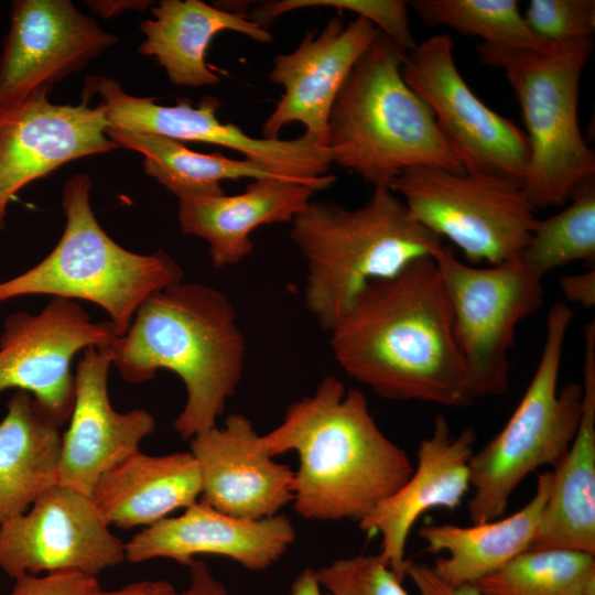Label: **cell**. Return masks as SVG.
<instances>
[{
  "mask_svg": "<svg viewBox=\"0 0 595 595\" xmlns=\"http://www.w3.org/2000/svg\"><path fill=\"white\" fill-rule=\"evenodd\" d=\"M328 333L339 367L381 398L455 408L473 401L434 258L369 282Z\"/></svg>",
  "mask_w": 595,
  "mask_h": 595,
  "instance_id": "1",
  "label": "cell"
},
{
  "mask_svg": "<svg viewBox=\"0 0 595 595\" xmlns=\"http://www.w3.org/2000/svg\"><path fill=\"white\" fill-rule=\"evenodd\" d=\"M260 442L271 457L298 453L293 504L307 520L359 522L413 472L408 453L376 423L365 394L346 390L334 376L291 403Z\"/></svg>",
  "mask_w": 595,
  "mask_h": 595,
  "instance_id": "2",
  "label": "cell"
},
{
  "mask_svg": "<svg viewBox=\"0 0 595 595\" xmlns=\"http://www.w3.org/2000/svg\"><path fill=\"white\" fill-rule=\"evenodd\" d=\"M104 348L127 382H144L161 369L182 379L187 397L173 428L184 441L216 426L246 359V339L228 296L183 281L150 295L127 332Z\"/></svg>",
  "mask_w": 595,
  "mask_h": 595,
  "instance_id": "3",
  "label": "cell"
},
{
  "mask_svg": "<svg viewBox=\"0 0 595 595\" xmlns=\"http://www.w3.org/2000/svg\"><path fill=\"white\" fill-rule=\"evenodd\" d=\"M290 238L306 261L304 304L329 332L365 286L435 258L442 238L414 221L390 188H375L360 207L313 201L292 220Z\"/></svg>",
  "mask_w": 595,
  "mask_h": 595,
  "instance_id": "4",
  "label": "cell"
},
{
  "mask_svg": "<svg viewBox=\"0 0 595 595\" xmlns=\"http://www.w3.org/2000/svg\"><path fill=\"white\" fill-rule=\"evenodd\" d=\"M405 56L380 32L355 64L328 118L333 163L375 188H389L411 167L465 172L429 105L404 82Z\"/></svg>",
  "mask_w": 595,
  "mask_h": 595,
  "instance_id": "5",
  "label": "cell"
},
{
  "mask_svg": "<svg viewBox=\"0 0 595 595\" xmlns=\"http://www.w3.org/2000/svg\"><path fill=\"white\" fill-rule=\"evenodd\" d=\"M85 173L64 184L65 228L55 248L36 266L0 282V303L26 295L85 300L102 307L116 334L123 335L139 306L153 293L184 280L166 252L136 253L113 241L90 205Z\"/></svg>",
  "mask_w": 595,
  "mask_h": 595,
  "instance_id": "6",
  "label": "cell"
},
{
  "mask_svg": "<svg viewBox=\"0 0 595 595\" xmlns=\"http://www.w3.org/2000/svg\"><path fill=\"white\" fill-rule=\"evenodd\" d=\"M592 37L553 43L545 51L480 43V61L504 71L521 108L529 161L523 192L533 208L562 206L595 177V152L577 117L582 72Z\"/></svg>",
  "mask_w": 595,
  "mask_h": 595,
  "instance_id": "7",
  "label": "cell"
},
{
  "mask_svg": "<svg viewBox=\"0 0 595 595\" xmlns=\"http://www.w3.org/2000/svg\"><path fill=\"white\" fill-rule=\"evenodd\" d=\"M573 311L553 304L547 315L545 339L536 371L504 428L470 458L473 523L502 517L519 484L544 465L560 462L576 433L583 402L582 382L558 391L563 346Z\"/></svg>",
  "mask_w": 595,
  "mask_h": 595,
  "instance_id": "8",
  "label": "cell"
},
{
  "mask_svg": "<svg viewBox=\"0 0 595 595\" xmlns=\"http://www.w3.org/2000/svg\"><path fill=\"white\" fill-rule=\"evenodd\" d=\"M389 188L414 221L451 240L473 266L517 257L538 220L522 186L500 176L418 166Z\"/></svg>",
  "mask_w": 595,
  "mask_h": 595,
  "instance_id": "9",
  "label": "cell"
},
{
  "mask_svg": "<svg viewBox=\"0 0 595 595\" xmlns=\"http://www.w3.org/2000/svg\"><path fill=\"white\" fill-rule=\"evenodd\" d=\"M434 260L450 302L472 399L504 394L516 327L541 307L543 278L518 256L480 268L461 261L444 245Z\"/></svg>",
  "mask_w": 595,
  "mask_h": 595,
  "instance_id": "10",
  "label": "cell"
},
{
  "mask_svg": "<svg viewBox=\"0 0 595 595\" xmlns=\"http://www.w3.org/2000/svg\"><path fill=\"white\" fill-rule=\"evenodd\" d=\"M99 95L108 128L151 133L177 141H195L228 148L283 178L323 191L336 181L328 174L332 152L304 133L295 139H264L247 134L237 125L221 122V107L215 96H204L196 107L187 98L162 106L153 97L127 94L120 84L105 76H87L83 99Z\"/></svg>",
  "mask_w": 595,
  "mask_h": 595,
  "instance_id": "11",
  "label": "cell"
},
{
  "mask_svg": "<svg viewBox=\"0 0 595 595\" xmlns=\"http://www.w3.org/2000/svg\"><path fill=\"white\" fill-rule=\"evenodd\" d=\"M401 73L431 108L465 172L500 176L523 186L529 161L527 136L469 88L455 64L448 35L437 34L416 44L407 54Z\"/></svg>",
  "mask_w": 595,
  "mask_h": 595,
  "instance_id": "12",
  "label": "cell"
},
{
  "mask_svg": "<svg viewBox=\"0 0 595 595\" xmlns=\"http://www.w3.org/2000/svg\"><path fill=\"white\" fill-rule=\"evenodd\" d=\"M116 337L109 320L94 322L68 299L53 298L36 314L12 313L0 336V392H29L47 420L61 428L69 420L75 401L72 359L86 348L106 347Z\"/></svg>",
  "mask_w": 595,
  "mask_h": 595,
  "instance_id": "13",
  "label": "cell"
},
{
  "mask_svg": "<svg viewBox=\"0 0 595 595\" xmlns=\"http://www.w3.org/2000/svg\"><path fill=\"white\" fill-rule=\"evenodd\" d=\"M125 560V543L90 497L60 484L0 526V569L13 578L42 572L96 577Z\"/></svg>",
  "mask_w": 595,
  "mask_h": 595,
  "instance_id": "14",
  "label": "cell"
},
{
  "mask_svg": "<svg viewBox=\"0 0 595 595\" xmlns=\"http://www.w3.org/2000/svg\"><path fill=\"white\" fill-rule=\"evenodd\" d=\"M118 37L69 0H15L0 55V110L83 68Z\"/></svg>",
  "mask_w": 595,
  "mask_h": 595,
  "instance_id": "15",
  "label": "cell"
},
{
  "mask_svg": "<svg viewBox=\"0 0 595 595\" xmlns=\"http://www.w3.org/2000/svg\"><path fill=\"white\" fill-rule=\"evenodd\" d=\"M40 91L0 110V230L9 203L30 183L84 156L117 148L101 104L57 105Z\"/></svg>",
  "mask_w": 595,
  "mask_h": 595,
  "instance_id": "16",
  "label": "cell"
},
{
  "mask_svg": "<svg viewBox=\"0 0 595 595\" xmlns=\"http://www.w3.org/2000/svg\"><path fill=\"white\" fill-rule=\"evenodd\" d=\"M380 31L357 17L348 24L333 17L320 31H306L290 53L277 55L268 78L284 91L262 125V138L280 139L292 122L311 140L327 147L328 118L335 99L358 60Z\"/></svg>",
  "mask_w": 595,
  "mask_h": 595,
  "instance_id": "17",
  "label": "cell"
},
{
  "mask_svg": "<svg viewBox=\"0 0 595 595\" xmlns=\"http://www.w3.org/2000/svg\"><path fill=\"white\" fill-rule=\"evenodd\" d=\"M111 361L104 347L86 348L75 372V401L62 435L58 484L90 497L104 473L139 450L155 429L147 410L116 411L108 397Z\"/></svg>",
  "mask_w": 595,
  "mask_h": 595,
  "instance_id": "18",
  "label": "cell"
},
{
  "mask_svg": "<svg viewBox=\"0 0 595 595\" xmlns=\"http://www.w3.org/2000/svg\"><path fill=\"white\" fill-rule=\"evenodd\" d=\"M475 442L473 428L454 434L447 419L439 414L431 434L420 441L412 474L358 522L361 531L380 534L378 555L401 581L409 533L418 519L433 508L456 509L470 489Z\"/></svg>",
  "mask_w": 595,
  "mask_h": 595,
  "instance_id": "19",
  "label": "cell"
},
{
  "mask_svg": "<svg viewBox=\"0 0 595 595\" xmlns=\"http://www.w3.org/2000/svg\"><path fill=\"white\" fill-rule=\"evenodd\" d=\"M190 448L199 469L201 500L216 510L259 520L293 501L294 472L267 453L244 414L232 413L223 428L195 435Z\"/></svg>",
  "mask_w": 595,
  "mask_h": 595,
  "instance_id": "20",
  "label": "cell"
},
{
  "mask_svg": "<svg viewBox=\"0 0 595 595\" xmlns=\"http://www.w3.org/2000/svg\"><path fill=\"white\" fill-rule=\"evenodd\" d=\"M295 538L294 526L284 515L239 519L199 499L180 516L140 530L125 543V550L130 563L165 558L190 566L196 555L207 554L229 558L250 571H263L284 555Z\"/></svg>",
  "mask_w": 595,
  "mask_h": 595,
  "instance_id": "21",
  "label": "cell"
},
{
  "mask_svg": "<svg viewBox=\"0 0 595 595\" xmlns=\"http://www.w3.org/2000/svg\"><path fill=\"white\" fill-rule=\"evenodd\" d=\"M583 402L567 451L529 549L561 548L595 554V322L584 328Z\"/></svg>",
  "mask_w": 595,
  "mask_h": 595,
  "instance_id": "22",
  "label": "cell"
},
{
  "mask_svg": "<svg viewBox=\"0 0 595 595\" xmlns=\"http://www.w3.org/2000/svg\"><path fill=\"white\" fill-rule=\"evenodd\" d=\"M314 192L279 176L252 180L240 194L180 199V227L208 244L215 268L235 266L252 252L256 228L292 223Z\"/></svg>",
  "mask_w": 595,
  "mask_h": 595,
  "instance_id": "23",
  "label": "cell"
},
{
  "mask_svg": "<svg viewBox=\"0 0 595 595\" xmlns=\"http://www.w3.org/2000/svg\"><path fill=\"white\" fill-rule=\"evenodd\" d=\"M202 494L198 465L191 452L148 455L139 450L98 479L90 499L110 527H149Z\"/></svg>",
  "mask_w": 595,
  "mask_h": 595,
  "instance_id": "24",
  "label": "cell"
},
{
  "mask_svg": "<svg viewBox=\"0 0 595 595\" xmlns=\"http://www.w3.org/2000/svg\"><path fill=\"white\" fill-rule=\"evenodd\" d=\"M151 13L153 19L140 25L144 40L138 52L154 57L176 86H215L220 82L205 60L212 40L220 32H237L261 43L273 39L245 12L202 0H162Z\"/></svg>",
  "mask_w": 595,
  "mask_h": 595,
  "instance_id": "25",
  "label": "cell"
},
{
  "mask_svg": "<svg viewBox=\"0 0 595 595\" xmlns=\"http://www.w3.org/2000/svg\"><path fill=\"white\" fill-rule=\"evenodd\" d=\"M553 483L550 470L539 474L533 497L515 513L472 527L424 524L420 538L431 553L445 552L431 565L452 586L474 585L529 550Z\"/></svg>",
  "mask_w": 595,
  "mask_h": 595,
  "instance_id": "26",
  "label": "cell"
},
{
  "mask_svg": "<svg viewBox=\"0 0 595 595\" xmlns=\"http://www.w3.org/2000/svg\"><path fill=\"white\" fill-rule=\"evenodd\" d=\"M61 445L60 428L40 411L32 394L17 390L0 421V526L58 484Z\"/></svg>",
  "mask_w": 595,
  "mask_h": 595,
  "instance_id": "27",
  "label": "cell"
},
{
  "mask_svg": "<svg viewBox=\"0 0 595 595\" xmlns=\"http://www.w3.org/2000/svg\"><path fill=\"white\" fill-rule=\"evenodd\" d=\"M106 132L118 147L141 153L144 173L178 201L221 196L225 194L221 182L226 180L278 176L248 159H231L219 152L201 153L166 137L108 127Z\"/></svg>",
  "mask_w": 595,
  "mask_h": 595,
  "instance_id": "28",
  "label": "cell"
},
{
  "mask_svg": "<svg viewBox=\"0 0 595 595\" xmlns=\"http://www.w3.org/2000/svg\"><path fill=\"white\" fill-rule=\"evenodd\" d=\"M474 586L483 595H595V554L529 549Z\"/></svg>",
  "mask_w": 595,
  "mask_h": 595,
  "instance_id": "29",
  "label": "cell"
},
{
  "mask_svg": "<svg viewBox=\"0 0 595 595\" xmlns=\"http://www.w3.org/2000/svg\"><path fill=\"white\" fill-rule=\"evenodd\" d=\"M571 203L556 214L538 219L520 260L541 278L575 261H595V182L578 186Z\"/></svg>",
  "mask_w": 595,
  "mask_h": 595,
  "instance_id": "30",
  "label": "cell"
},
{
  "mask_svg": "<svg viewBox=\"0 0 595 595\" xmlns=\"http://www.w3.org/2000/svg\"><path fill=\"white\" fill-rule=\"evenodd\" d=\"M410 6L426 25L447 26L485 44L530 51L553 44L531 31L516 0H415Z\"/></svg>",
  "mask_w": 595,
  "mask_h": 595,
  "instance_id": "31",
  "label": "cell"
},
{
  "mask_svg": "<svg viewBox=\"0 0 595 595\" xmlns=\"http://www.w3.org/2000/svg\"><path fill=\"white\" fill-rule=\"evenodd\" d=\"M408 2L402 0H282L257 6L250 19L263 29L280 15L293 10L312 7L335 8L357 13L371 22L403 54L415 47L410 28Z\"/></svg>",
  "mask_w": 595,
  "mask_h": 595,
  "instance_id": "32",
  "label": "cell"
},
{
  "mask_svg": "<svg viewBox=\"0 0 595 595\" xmlns=\"http://www.w3.org/2000/svg\"><path fill=\"white\" fill-rule=\"evenodd\" d=\"M328 595H409L402 582L378 554L335 560L316 570Z\"/></svg>",
  "mask_w": 595,
  "mask_h": 595,
  "instance_id": "33",
  "label": "cell"
},
{
  "mask_svg": "<svg viewBox=\"0 0 595 595\" xmlns=\"http://www.w3.org/2000/svg\"><path fill=\"white\" fill-rule=\"evenodd\" d=\"M531 31L549 43L592 37L594 0H531L523 13Z\"/></svg>",
  "mask_w": 595,
  "mask_h": 595,
  "instance_id": "34",
  "label": "cell"
},
{
  "mask_svg": "<svg viewBox=\"0 0 595 595\" xmlns=\"http://www.w3.org/2000/svg\"><path fill=\"white\" fill-rule=\"evenodd\" d=\"M99 587L97 577L75 572L25 574L15 578L9 595H83Z\"/></svg>",
  "mask_w": 595,
  "mask_h": 595,
  "instance_id": "35",
  "label": "cell"
},
{
  "mask_svg": "<svg viewBox=\"0 0 595 595\" xmlns=\"http://www.w3.org/2000/svg\"><path fill=\"white\" fill-rule=\"evenodd\" d=\"M404 575L413 582L419 595H483L474 585H448L424 562L408 560Z\"/></svg>",
  "mask_w": 595,
  "mask_h": 595,
  "instance_id": "36",
  "label": "cell"
},
{
  "mask_svg": "<svg viewBox=\"0 0 595 595\" xmlns=\"http://www.w3.org/2000/svg\"><path fill=\"white\" fill-rule=\"evenodd\" d=\"M560 289L564 296L586 309L595 305V270L594 268L578 274L564 275L560 280Z\"/></svg>",
  "mask_w": 595,
  "mask_h": 595,
  "instance_id": "37",
  "label": "cell"
},
{
  "mask_svg": "<svg viewBox=\"0 0 595 595\" xmlns=\"http://www.w3.org/2000/svg\"><path fill=\"white\" fill-rule=\"evenodd\" d=\"M188 567L190 585L180 595H229L225 585L214 577L203 561L195 560Z\"/></svg>",
  "mask_w": 595,
  "mask_h": 595,
  "instance_id": "38",
  "label": "cell"
},
{
  "mask_svg": "<svg viewBox=\"0 0 595 595\" xmlns=\"http://www.w3.org/2000/svg\"><path fill=\"white\" fill-rule=\"evenodd\" d=\"M83 595H180L167 581H141L128 584L115 591H101L99 587Z\"/></svg>",
  "mask_w": 595,
  "mask_h": 595,
  "instance_id": "39",
  "label": "cell"
},
{
  "mask_svg": "<svg viewBox=\"0 0 595 595\" xmlns=\"http://www.w3.org/2000/svg\"><path fill=\"white\" fill-rule=\"evenodd\" d=\"M94 13L109 19L125 11L139 10L143 11L149 7H153V1L148 0H90L85 1Z\"/></svg>",
  "mask_w": 595,
  "mask_h": 595,
  "instance_id": "40",
  "label": "cell"
},
{
  "mask_svg": "<svg viewBox=\"0 0 595 595\" xmlns=\"http://www.w3.org/2000/svg\"><path fill=\"white\" fill-rule=\"evenodd\" d=\"M290 595H324L316 570L304 569L293 581ZM325 595H328L327 593Z\"/></svg>",
  "mask_w": 595,
  "mask_h": 595,
  "instance_id": "41",
  "label": "cell"
}]
</instances>
